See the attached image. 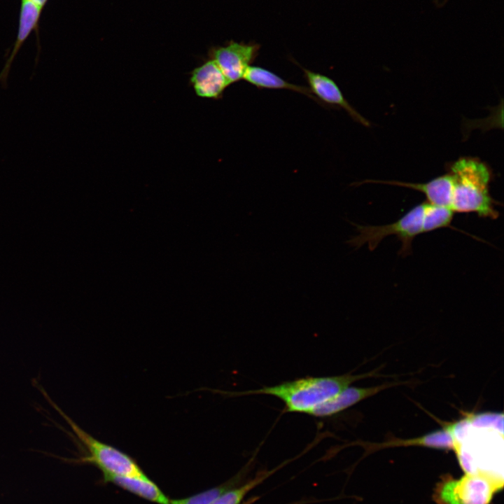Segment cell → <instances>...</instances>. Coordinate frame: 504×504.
I'll list each match as a JSON object with an SVG mask.
<instances>
[{
    "instance_id": "13",
    "label": "cell",
    "mask_w": 504,
    "mask_h": 504,
    "mask_svg": "<svg viewBox=\"0 0 504 504\" xmlns=\"http://www.w3.org/2000/svg\"><path fill=\"white\" fill-rule=\"evenodd\" d=\"M102 474L105 482L113 484L150 502L158 504L169 503V498L148 477Z\"/></svg>"
},
{
    "instance_id": "12",
    "label": "cell",
    "mask_w": 504,
    "mask_h": 504,
    "mask_svg": "<svg viewBox=\"0 0 504 504\" xmlns=\"http://www.w3.org/2000/svg\"><path fill=\"white\" fill-rule=\"evenodd\" d=\"M42 10L30 0L21 1L16 41L11 54L0 74V82L6 83L13 60L20 48L33 31H38Z\"/></svg>"
},
{
    "instance_id": "9",
    "label": "cell",
    "mask_w": 504,
    "mask_h": 504,
    "mask_svg": "<svg viewBox=\"0 0 504 504\" xmlns=\"http://www.w3.org/2000/svg\"><path fill=\"white\" fill-rule=\"evenodd\" d=\"M402 384L404 383L391 382L371 387L350 386L336 396L318 406L310 415L316 417L334 416L383 390Z\"/></svg>"
},
{
    "instance_id": "1",
    "label": "cell",
    "mask_w": 504,
    "mask_h": 504,
    "mask_svg": "<svg viewBox=\"0 0 504 504\" xmlns=\"http://www.w3.org/2000/svg\"><path fill=\"white\" fill-rule=\"evenodd\" d=\"M503 415L498 413L468 414L444 427L452 440V450L465 473H485L502 477L498 472L503 456Z\"/></svg>"
},
{
    "instance_id": "15",
    "label": "cell",
    "mask_w": 504,
    "mask_h": 504,
    "mask_svg": "<svg viewBox=\"0 0 504 504\" xmlns=\"http://www.w3.org/2000/svg\"><path fill=\"white\" fill-rule=\"evenodd\" d=\"M366 449L369 452L378 449L395 447L420 446L438 449H451L452 440L450 434L445 428L429 433L418 438L410 439L394 438L382 443H368Z\"/></svg>"
},
{
    "instance_id": "10",
    "label": "cell",
    "mask_w": 504,
    "mask_h": 504,
    "mask_svg": "<svg viewBox=\"0 0 504 504\" xmlns=\"http://www.w3.org/2000/svg\"><path fill=\"white\" fill-rule=\"evenodd\" d=\"M190 81L198 97L214 99H220L231 85L212 59L194 69Z\"/></svg>"
},
{
    "instance_id": "3",
    "label": "cell",
    "mask_w": 504,
    "mask_h": 504,
    "mask_svg": "<svg viewBox=\"0 0 504 504\" xmlns=\"http://www.w3.org/2000/svg\"><path fill=\"white\" fill-rule=\"evenodd\" d=\"M453 193L450 209L454 213H475L496 219L498 203L489 194L491 174L487 167L475 159L460 158L451 167Z\"/></svg>"
},
{
    "instance_id": "4",
    "label": "cell",
    "mask_w": 504,
    "mask_h": 504,
    "mask_svg": "<svg viewBox=\"0 0 504 504\" xmlns=\"http://www.w3.org/2000/svg\"><path fill=\"white\" fill-rule=\"evenodd\" d=\"M39 388L44 397L69 424L76 438L86 450L87 454L85 456L72 461L80 463L93 464L99 468L102 473L148 477L132 457L87 433L50 399L41 386Z\"/></svg>"
},
{
    "instance_id": "6",
    "label": "cell",
    "mask_w": 504,
    "mask_h": 504,
    "mask_svg": "<svg viewBox=\"0 0 504 504\" xmlns=\"http://www.w3.org/2000/svg\"><path fill=\"white\" fill-rule=\"evenodd\" d=\"M425 202L412 208L398 220L382 225H362L351 223L356 226L358 234L352 237L346 243L358 248L368 244L370 251L377 248L385 237L395 235L401 241L402 247L399 253L402 256L411 252L412 241L423 232L424 211Z\"/></svg>"
},
{
    "instance_id": "7",
    "label": "cell",
    "mask_w": 504,
    "mask_h": 504,
    "mask_svg": "<svg viewBox=\"0 0 504 504\" xmlns=\"http://www.w3.org/2000/svg\"><path fill=\"white\" fill-rule=\"evenodd\" d=\"M259 49L260 45L257 43L231 41L226 46L213 48L209 55L232 84L244 78L248 67L258 56Z\"/></svg>"
},
{
    "instance_id": "17",
    "label": "cell",
    "mask_w": 504,
    "mask_h": 504,
    "mask_svg": "<svg viewBox=\"0 0 504 504\" xmlns=\"http://www.w3.org/2000/svg\"><path fill=\"white\" fill-rule=\"evenodd\" d=\"M454 214L449 207L425 202L423 232H429L441 227H450Z\"/></svg>"
},
{
    "instance_id": "2",
    "label": "cell",
    "mask_w": 504,
    "mask_h": 504,
    "mask_svg": "<svg viewBox=\"0 0 504 504\" xmlns=\"http://www.w3.org/2000/svg\"><path fill=\"white\" fill-rule=\"evenodd\" d=\"M376 376V371L360 374H345L327 377H305L281 384L244 391H219L229 397L269 395L280 399L284 412L310 415L319 405L338 395L354 382Z\"/></svg>"
},
{
    "instance_id": "11",
    "label": "cell",
    "mask_w": 504,
    "mask_h": 504,
    "mask_svg": "<svg viewBox=\"0 0 504 504\" xmlns=\"http://www.w3.org/2000/svg\"><path fill=\"white\" fill-rule=\"evenodd\" d=\"M364 183H379L409 188L423 192L428 203L450 208L453 193L452 178L450 174L435 178L426 183H408L397 181L367 180Z\"/></svg>"
},
{
    "instance_id": "8",
    "label": "cell",
    "mask_w": 504,
    "mask_h": 504,
    "mask_svg": "<svg viewBox=\"0 0 504 504\" xmlns=\"http://www.w3.org/2000/svg\"><path fill=\"white\" fill-rule=\"evenodd\" d=\"M303 71L309 88L314 96L325 107L337 106L343 108L356 121L365 126H369L368 121L363 118L345 99L337 83L330 77L320 73L307 69L295 62Z\"/></svg>"
},
{
    "instance_id": "18",
    "label": "cell",
    "mask_w": 504,
    "mask_h": 504,
    "mask_svg": "<svg viewBox=\"0 0 504 504\" xmlns=\"http://www.w3.org/2000/svg\"><path fill=\"white\" fill-rule=\"evenodd\" d=\"M325 500H314V499L308 500V499H307V500H301L293 502V503H290L288 504H308V503L322 502V501H325Z\"/></svg>"
},
{
    "instance_id": "14",
    "label": "cell",
    "mask_w": 504,
    "mask_h": 504,
    "mask_svg": "<svg viewBox=\"0 0 504 504\" xmlns=\"http://www.w3.org/2000/svg\"><path fill=\"white\" fill-rule=\"evenodd\" d=\"M243 79L258 89H286L299 92L322 105L309 88L290 83L274 72L260 66H249Z\"/></svg>"
},
{
    "instance_id": "5",
    "label": "cell",
    "mask_w": 504,
    "mask_h": 504,
    "mask_svg": "<svg viewBox=\"0 0 504 504\" xmlns=\"http://www.w3.org/2000/svg\"><path fill=\"white\" fill-rule=\"evenodd\" d=\"M503 486V478L485 473H465L459 479L444 476L433 498L438 504H489Z\"/></svg>"
},
{
    "instance_id": "16",
    "label": "cell",
    "mask_w": 504,
    "mask_h": 504,
    "mask_svg": "<svg viewBox=\"0 0 504 504\" xmlns=\"http://www.w3.org/2000/svg\"><path fill=\"white\" fill-rule=\"evenodd\" d=\"M251 461L225 483L190 497L169 499L168 504H211L223 493L239 485L244 481L252 465Z\"/></svg>"
},
{
    "instance_id": "19",
    "label": "cell",
    "mask_w": 504,
    "mask_h": 504,
    "mask_svg": "<svg viewBox=\"0 0 504 504\" xmlns=\"http://www.w3.org/2000/svg\"><path fill=\"white\" fill-rule=\"evenodd\" d=\"M30 1L31 2H33L34 4H36V6H38L39 8L43 9L48 0H30Z\"/></svg>"
}]
</instances>
